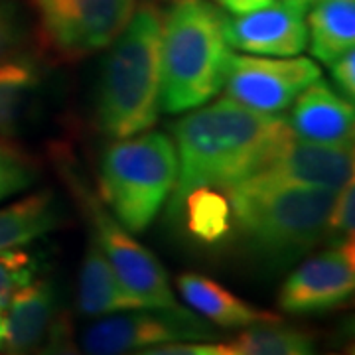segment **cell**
Returning a JSON list of instances; mask_svg holds the SVG:
<instances>
[{"label": "cell", "instance_id": "cell-25", "mask_svg": "<svg viewBox=\"0 0 355 355\" xmlns=\"http://www.w3.org/2000/svg\"><path fill=\"white\" fill-rule=\"evenodd\" d=\"M32 355H89L81 352L76 342V334L71 326V318L67 312H58L53 318L50 330L46 334L44 342Z\"/></svg>", "mask_w": 355, "mask_h": 355}, {"label": "cell", "instance_id": "cell-29", "mask_svg": "<svg viewBox=\"0 0 355 355\" xmlns=\"http://www.w3.org/2000/svg\"><path fill=\"white\" fill-rule=\"evenodd\" d=\"M214 2L231 14H245L270 4L272 0H214Z\"/></svg>", "mask_w": 355, "mask_h": 355}, {"label": "cell", "instance_id": "cell-7", "mask_svg": "<svg viewBox=\"0 0 355 355\" xmlns=\"http://www.w3.org/2000/svg\"><path fill=\"white\" fill-rule=\"evenodd\" d=\"M36 16L40 46L60 64L105 50L127 26L137 0H24Z\"/></svg>", "mask_w": 355, "mask_h": 355}, {"label": "cell", "instance_id": "cell-22", "mask_svg": "<svg viewBox=\"0 0 355 355\" xmlns=\"http://www.w3.org/2000/svg\"><path fill=\"white\" fill-rule=\"evenodd\" d=\"M38 176V164L22 148L0 142V202L28 190Z\"/></svg>", "mask_w": 355, "mask_h": 355}, {"label": "cell", "instance_id": "cell-18", "mask_svg": "<svg viewBox=\"0 0 355 355\" xmlns=\"http://www.w3.org/2000/svg\"><path fill=\"white\" fill-rule=\"evenodd\" d=\"M312 55L331 64L355 44V0H316L306 18Z\"/></svg>", "mask_w": 355, "mask_h": 355}, {"label": "cell", "instance_id": "cell-13", "mask_svg": "<svg viewBox=\"0 0 355 355\" xmlns=\"http://www.w3.org/2000/svg\"><path fill=\"white\" fill-rule=\"evenodd\" d=\"M58 316V292L48 279L32 280L6 296L0 312V352L32 355Z\"/></svg>", "mask_w": 355, "mask_h": 355}, {"label": "cell", "instance_id": "cell-31", "mask_svg": "<svg viewBox=\"0 0 355 355\" xmlns=\"http://www.w3.org/2000/svg\"><path fill=\"white\" fill-rule=\"evenodd\" d=\"M292 2H298V4H302V6L308 8V6H310V4H314L316 0H292Z\"/></svg>", "mask_w": 355, "mask_h": 355}, {"label": "cell", "instance_id": "cell-20", "mask_svg": "<svg viewBox=\"0 0 355 355\" xmlns=\"http://www.w3.org/2000/svg\"><path fill=\"white\" fill-rule=\"evenodd\" d=\"M40 85V69L28 55L0 62V140L16 132L32 93Z\"/></svg>", "mask_w": 355, "mask_h": 355}, {"label": "cell", "instance_id": "cell-16", "mask_svg": "<svg viewBox=\"0 0 355 355\" xmlns=\"http://www.w3.org/2000/svg\"><path fill=\"white\" fill-rule=\"evenodd\" d=\"M137 308L146 306L125 288L101 249L91 243L79 268L77 310L87 318H103Z\"/></svg>", "mask_w": 355, "mask_h": 355}, {"label": "cell", "instance_id": "cell-1", "mask_svg": "<svg viewBox=\"0 0 355 355\" xmlns=\"http://www.w3.org/2000/svg\"><path fill=\"white\" fill-rule=\"evenodd\" d=\"M292 135L286 121L259 113L231 99L191 109L172 125L176 140L178 180L170 202L176 216L184 196L193 188H223L253 176L268 154Z\"/></svg>", "mask_w": 355, "mask_h": 355}, {"label": "cell", "instance_id": "cell-23", "mask_svg": "<svg viewBox=\"0 0 355 355\" xmlns=\"http://www.w3.org/2000/svg\"><path fill=\"white\" fill-rule=\"evenodd\" d=\"M36 272L38 261L28 251L10 249L0 253V298H6L18 288L30 284L36 279Z\"/></svg>", "mask_w": 355, "mask_h": 355}, {"label": "cell", "instance_id": "cell-12", "mask_svg": "<svg viewBox=\"0 0 355 355\" xmlns=\"http://www.w3.org/2000/svg\"><path fill=\"white\" fill-rule=\"evenodd\" d=\"M306 10L292 0H272L251 12L225 16L227 44L253 55L294 58L308 46Z\"/></svg>", "mask_w": 355, "mask_h": 355}, {"label": "cell", "instance_id": "cell-14", "mask_svg": "<svg viewBox=\"0 0 355 355\" xmlns=\"http://www.w3.org/2000/svg\"><path fill=\"white\" fill-rule=\"evenodd\" d=\"M292 105L286 125L296 139L328 146L354 144V101L331 89L322 77L308 85Z\"/></svg>", "mask_w": 355, "mask_h": 355}, {"label": "cell", "instance_id": "cell-26", "mask_svg": "<svg viewBox=\"0 0 355 355\" xmlns=\"http://www.w3.org/2000/svg\"><path fill=\"white\" fill-rule=\"evenodd\" d=\"M24 42V26L12 2L0 0V62L16 55Z\"/></svg>", "mask_w": 355, "mask_h": 355}, {"label": "cell", "instance_id": "cell-10", "mask_svg": "<svg viewBox=\"0 0 355 355\" xmlns=\"http://www.w3.org/2000/svg\"><path fill=\"white\" fill-rule=\"evenodd\" d=\"M355 291V243L331 245L310 257L286 279L279 306L286 314L308 316L343 306Z\"/></svg>", "mask_w": 355, "mask_h": 355}, {"label": "cell", "instance_id": "cell-2", "mask_svg": "<svg viewBox=\"0 0 355 355\" xmlns=\"http://www.w3.org/2000/svg\"><path fill=\"white\" fill-rule=\"evenodd\" d=\"M233 227L266 270H282L326 237L336 191L245 178L229 186Z\"/></svg>", "mask_w": 355, "mask_h": 355}, {"label": "cell", "instance_id": "cell-33", "mask_svg": "<svg viewBox=\"0 0 355 355\" xmlns=\"http://www.w3.org/2000/svg\"><path fill=\"white\" fill-rule=\"evenodd\" d=\"M330 355H352V354H330Z\"/></svg>", "mask_w": 355, "mask_h": 355}, {"label": "cell", "instance_id": "cell-17", "mask_svg": "<svg viewBox=\"0 0 355 355\" xmlns=\"http://www.w3.org/2000/svg\"><path fill=\"white\" fill-rule=\"evenodd\" d=\"M60 223L62 211L51 191L42 190L10 203L0 209V253L36 241Z\"/></svg>", "mask_w": 355, "mask_h": 355}, {"label": "cell", "instance_id": "cell-30", "mask_svg": "<svg viewBox=\"0 0 355 355\" xmlns=\"http://www.w3.org/2000/svg\"><path fill=\"white\" fill-rule=\"evenodd\" d=\"M216 355H241L233 343H217Z\"/></svg>", "mask_w": 355, "mask_h": 355}, {"label": "cell", "instance_id": "cell-28", "mask_svg": "<svg viewBox=\"0 0 355 355\" xmlns=\"http://www.w3.org/2000/svg\"><path fill=\"white\" fill-rule=\"evenodd\" d=\"M130 355H216V345L200 342H174L140 349Z\"/></svg>", "mask_w": 355, "mask_h": 355}, {"label": "cell", "instance_id": "cell-5", "mask_svg": "<svg viewBox=\"0 0 355 355\" xmlns=\"http://www.w3.org/2000/svg\"><path fill=\"white\" fill-rule=\"evenodd\" d=\"M178 180L174 140L164 132L119 139L101 156L99 198L128 233L153 225Z\"/></svg>", "mask_w": 355, "mask_h": 355}, {"label": "cell", "instance_id": "cell-9", "mask_svg": "<svg viewBox=\"0 0 355 355\" xmlns=\"http://www.w3.org/2000/svg\"><path fill=\"white\" fill-rule=\"evenodd\" d=\"M322 77V71L308 58H229L225 95L231 101L266 114L282 113L296 97Z\"/></svg>", "mask_w": 355, "mask_h": 355}, {"label": "cell", "instance_id": "cell-11", "mask_svg": "<svg viewBox=\"0 0 355 355\" xmlns=\"http://www.w3.org/2000/svg\"><path fill=\"white\" fill-rule=\"evenodd\" d=\"M354 176V146H328L288 135L268 154L253 178L338 191ZM251 178V176H249Z\"/></svg>", "mask_w": 355, "mask_h": 355}, {"label": "cell", "instance_id": "cell-4", "mask_svg": "<svg viewBox=\"0 0 355 355\" xmlns=\"http://www.w3.org/2000/svg\"><path fill=\"white\" fill-rule=\"evenodd\" d=\"M231 46L225 14L207 0H184L162 16L160 107L180 114L211 101L223 89Z\"/></svg>", "mask_w": 355, "mask_h": 355}, {"label": "cell", "instance_id": "cell-8", "mask_svg": "<svg viewBox=\"0 0 355 355\" xmlns=\"http://www.w3.org/2000/svg\"><path fill=\"white\" fill-rule=\"evenodd\" d=\"M217 336L211 322L176 304L103 316L85 328L81 343L89 355H130L162 343L203 342Z\"/></svg>", "mask_w": 355, "mask_h": 355}, {"label": "cell", "instance_id": "cell-3", "mask_svg": "<svg viewBox=\"0 0 355 355\" xmlns=\"http://www.w3.org/2000/svg\"><path fill=\"white\" fill-rule=\"evenodd\" d=\"M162 16L154 4L137 6L107 46L97 83L95 121L109 139H128L156 125L160 111Z\"/></svg>", "mask_w": 355, "mask_h": 355}, {"label": "cell", "instance_id": "cell-32", "mask_svg": "<svg viewBox=\"0 0 355 355\" xmlns=\"http://www.w3.org/2000/svg\"><path fill=\"white\" fill-rule=\"evenodd\" d=\"M154 2H170V4H178V2H184V0H154Z\"/></svg>", "mask_w": 355, "mask_h": 355}, {"label": "cell", "instance_id": "cell-24", "mask_svg": "<svg viewBox=\"0 0 355 355\" xmlns=\"http://www.w3.org/2000/svg\"><path fill=\"white\" fill-rule=\"evenodd\" d=\"M355 231V180L349 178L340 190L336 191V200L331 205L330 219H328V231L334 239V245L354 241Z\"/></svg>", "mask_w": 355, "mask_h": 355}, {"label": "cell", "instance_id": "cell-27", "mask_svg": "<svg viewBox=\"0 0 355 355\" xmlns=\"http://www.w3.org/2000/svg\"><path fill=\"white\" fill-rule=\"evenodd\" d=\"M330 65V73L338 91L345 99L355 97V51H345L338 60H334Z\"/></svg>", "mask_w": 355, "mask_h": 355}, {"label": "cell", "instance_id": "cell-19", "mask_svg": "<svg viewBox=\"0 0 355 355\" xmlns=\"http://www.w3.org/2000/svg\"><path fill=\"white\" fill-rule=\"evenodd\" d=\"M176 216L184 217L190 237L203 245L221 243L233 229L227 193H221L219 188L211 186H200L188 191Z\"/></svg>", "mask_w": 355, "mask_h": 355}, {"label": "cell", "instance_id": "cell-6", "mask_svg": "<svg viewBox=\"0 0 355 355\" xmlns=\"http://www.w3.org/2000/svg\"><path fill=\"white\" fill-rule=\"evenodd\" d=\"M53 162L65 186L76 198L81 214L87 219L89 227L95 233L93 243L107 257L125 288L146 308L176 306L172 284L162 263L113 216L107 214L99 193L89 188L85 178L77 170L76 160L64 148H58L53 154Z\"/></svg>", "mask_w": 355, "mask_h": 355}, {"label": "cell", "instance_id": "cell-21", "mask_svg": "<svg viewBox=\"0 0 355 355\" xmlns=\"http://www.w3.org/2000/svg\"><path fill=\"white\" fill-rule=\"evenodd\" d=\"M233 345L241 355H314L312 338L282 320L247 326Z\"/></svg>", "mask_w": 355, "mask_h": 355}, {"label": "cell", "instance_id": "cell-15", "mask_svg": "<svg viewBox=\"0 0 355 355\" xmlns=\"http://www.w3.org/2000/svg\"><path fill=\"white\" fill-rule=\"evenodd\" d=\"M176 284L182 298L193 308V312L219 328H247L259 322L280 320L277 314L249 304L223 284L202 275L184 272L176 279Z\"/></svg>", "mask_w": 355, "mask_h": 355}]
</instances>
